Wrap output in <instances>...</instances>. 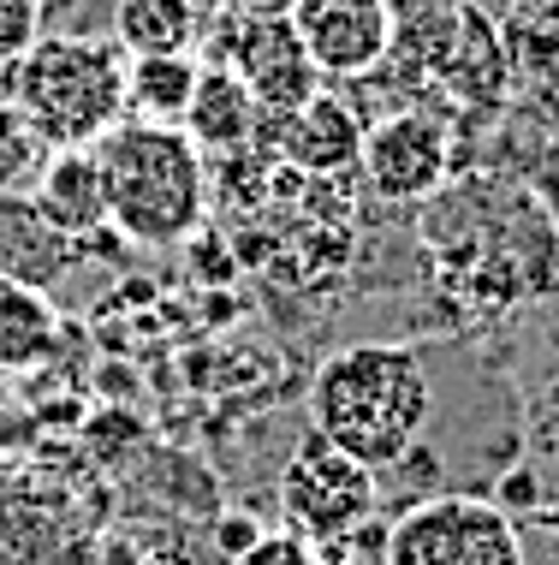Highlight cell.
I'll return each instance as SVG.
<instances>
[{
  "mask_svg": "<svg viewBox=\"0 0 559 565\" xmlns=\"http://www.w3.org/2000/svg\"><path fill=\"white\" fill-rule=\"evenodd\" d=\"M196 60L191 54H126V119L149 126H179L196 89Z\"/></svg>",
  "mask_w": 559,
  "mask_h": 565,
  "instance_id": "13",
  "label": "cell"
},
{
  "mask_svg": "<svg viewBox=\"0 0 559 565\" xmlns=\"http://www.w3.org/2000/svg\"><path fill=\"white\" fill-rule=\"evenodd\" d=\"M262 536H268V530L256 524L250 512H226L221 524H215V547H221L226 559H245V554H250V547L262 542Z\"/></svg>",
  "mask_w": 559,
  "mask_h": 565,
  "instance_id": "18",
  "label": "cell"
},
{
  "mask_svg": "<svg viewBox=\"0 0 559 565\" xmlns=\"http://www.w3.org/2000/svg\"><path fill=\"white\" fill-rule=\"evenodd\" d=\"M0 89L19 102L49 149H89L126 119V49L114 36H36L0 66Z\"/></svg>",
  "mask_w": 559,
  "mask_h": 565,
  "instance_id": "3",
  "label": "cell"
},
{
  "mask_svg": "<svg viewBox=\"0 0 559 565\" xmlns=\"http://www.w3.org/2000/svg\"><path fill=\"white\" fill-rule=\"evenodd\" d=\"M233 12H245V19H286V12L298 7V0H226Z\"/></svg>",
  "mask_w": 559,
  "mask_h": 565,
  "instance_id": "20",
  "label": "cell"
},
{
  "mask_svg": "<svg viewBox=\"0 0 559 565\" xmlns=\"http://www.w3.org/2000/svg\"><path fill=\"white\" fill-rule=\"evenodd\" d=\"M203 24L191 0H114V42L126 54H191Z\"/></svg>",
  "mask_w": 559,
  "mask_h": 565,
  "instance_id": "15",
  "label": "cell"
},
{
  "mask_svg": "<svg viewBox=\"0 0 559 565\" xmlns=\"http://www.w3.org/2000/svg\"><path fill=\"white\" fill-rule=\"evenodd\" d=\"M357 167H364L369 191L381 196V203H422V196H434L452 173V137H447L441 119H429L417 108L387 114L364 131Z\"/></svg>",
  "mask_w": 559,
  "mask_h": 565,
  "instance_id": "7",
  "label": "cell"
},
{
  "mask_svg": "<svg viewBox=\"0 0 559 565\" xmlns=\"http://www.w3.org/2000/svg\"><path fill=\"white\" fill-rule=\"evenodd\" d=\"M375 507H381V482L369 465H357L352 452H340L327 435H304L292 458L280 465V512L292 524V536L310 547L345 542L352 530H364Z\"/></svg>",
  "mask_w": 559,
  "mask_h": 565,
  "instance_id": "5",
  "label": "cell"
},
{
  "mask_svg": "<svg viewBox=\"0 0 559 565\" xmlns=\"http://www.w3.org/2000/svg\"><path fill=\"white\" fill-rule=\"evenodd\" d=\"M434 78H441L452 96H464V102H501L506 84H512L506 42L494 36V30L482 24L471 7H464L459 36H452V49H447V60H441V72H434Z\"/></svg>",
  "mask_w": 559,
  "mask_h": 565,
  "instance_id": "14",
  "label": "cell"
},
{
  "mask_svg": "<svg viewBox=\"0 0 559 565\" xmlns=\"http://www.w3.org/2000/svg\"><path fill=\"white\" fill-rule=\"evenodd\" d=\"M530 7H541V12H553V19H559V0H530Z\"/></svg>",
  "mask_w": 559,
  "mask_h": 565,
  "instance_id": "22",
  "label": "cell"
},
{
  "mask_svg": "<svg viewBox=\"0 0 559 565\" xmlns=\"http://www.w3.org/2000/svg\"><path fill=\"white\" fill-rule=\"evenodd\" d=\"M286 19L322 78H369L393 54L387 0H298Z\"/></svg>",
  "mask_w": 559,
  "mask_h": 565,
  "instance_id": "8",
  "label": "cell"
},
{
  "mask_svg": "<svg viewBox=\"0 0 559 565\" xmlns=\"http://www.w3.org/2000/svg\"><path fill=\"white\" fill-rule=\"evenodd\" d=\"M196 12H203V19H215V12H226V0H191Z\"/></svg>",
  "mask_w": 559,
  "mask_h": 565,
  "instance_id": "21",
  "label": "cell"
},
{
  "mask_svg": "<svg viewBox=\"0 0 559 565\" xmlns=\"http://www.w3.org/2000/svg\"><path fill=\"white\" fill-rule=\"evenodd\" d=\"M179 131H185L203 156H233V149H256L262 108H256V96L245 89V78H238L233 66H203Z\"/></svg>",
  "mask_w": 559,
  "mask_h": 565,
  "instance_id": "11",
  "label": "cell"
},
{
  "mask_svg": "<svg viewBox=\"0 0 559 565\" xmlns=\"http://www.w3.org/2000/svg\"><path fill=\"white\" fill-rule=\"evenodd\" d=\"M42 161H49V143H42L36 126L19 114V102L0 89V191H7V196H24L30 179L42 173Z\"/></svg>",
  "mask_w": 559,
  "mask_h": 565,
  "instance_id": "16",
  "label": "cell"
},
{
  "mask_svg": "<svg viewBox=\"0 0 559 565\" xmlns=\"http://www.w3.org/2000/svg\"><path fill=\"white\" fill-rule=\"evenodd\" d=\"M233 565H322V559H315V547H310L304 536L280 530V536H262L245 559H233Z\"/></svg>",
  "mask_w": 559,
  "mask_h": 565,
  "instance_id": "17",
  "label": "cell"
},
{
  "mask_svg": "<svg viewBox=\"0 0 559 565\" xmlns=\"http://www.w3.org/2000/svg\"><path fill=\"white\" fill-rule=\"evenodd\" d=\"M364 131L369 126L357 119L352 102L334 96V89H315L298 114L262 119L256 143H275L298 173H345V167H357V156H364Z\"/></svg>",
  "mask_w": 559,
  "mask_h": 565,
  "instance_id": "9",
  "label": "cell"
},
{
  "mask_svg": "<svg viewBox=\"0 0 559 565\" xmlns=\"http://www.w3.org/2000/svg\"><path fill=\"white\" fill-rule=\"evenodd\" d=\"M101 185H108V226L143 250H173L196 238L208 215V167L203 149L179 126L119 119L96 137Z\"/></svg>",
  "mask_w": 559,
  "mask_h": 565,
  "instance_id": "2",
  "label": "cell"
},
{
  "mask_svg": "<svg viewBox=\"0 0 559 565\" xmlns=\"http://www.w3.org/2000/svg\"><path fill=\"white\" fill-rule=\"evenodd\" d=\"M78 263V238L54 233L30 203H12L0 191V280L12 286H49Z\"/></svg>",
  "mask_w": 559,
  "mask_h": 565,
  "instance_id": "12",
  "label": "cell"
},
{
  "mask_svg": "<svg viewBox=\"0 0 559 565\" xmlns=\"http://www.w3.org/2000/svg\"><path fill=\"white\" fill-rule=\"evenodd\" d=\"M24 203L66 238L101 233L108 226V185H101L96 149H49L42 173L24 191Z\"/></svg>",
  "mask_w": 559,
  "mask_h": 565,
  "instance_id": "10",
  "label": "cell"
},
{
  "mask_svg": "<svg viewBox=\"0 0 559 565\" xmlns=\"http://www.w3.org/2000/svg\"><path fill=\"white\" fill-rule=\"evenodd\" d=\"M447 7H459V0H387L393 24H411V19H429V12H447Z\"/></svg>",
  "mask_w": 559,
  "mask_h": 565,
  "instance_id": "19",
  "label": "cell"
},
{
  "mask_svg": "<svg viewBox=\"0 0 559 565\" xmlns=\"http://www.w3.org/2000/svg\"><path fill=\"white\" fill-rule=\"evenodd\" d=\"M434 381L417 345L405 340H357L327 351L310 381V429L327 435L340 452L369 465L375 477L393 470L429 435Z\"/></svg>",
  "mask_w": 559,
  "mask_h": 565,
  "instance_id": "1",
  "label": "cell"
},
{
  "mask_svg": "<svg viewBox=\"0 0 559 565\" xmlns=\"http://www.w3.org/2000/svg\"><path fill=\"white\" fill-rule=\"evenodd\" d=\"M208 49H215V66H233L245 89L256 96L262 119H286L322 89L327 78L310 66L304 42H298L292 19H245V12H215V30H208Z\"/></svg>",
  "mask_w": 559,
  "mask_h": 565,
  "instance_id": "6",
  "label": "cell"
},
{
  "mask_svg": "<svg viewBox=\"0 0 559 565\" xmlns=\"http://www.w3.org/2000/svg\"><path fill=\"white\" fill-rule=\"evenodd\" d=\"M381 565H524V536L482 494H429L387 524Z\"/></svg>",
  "mask_w": 559,
  "mask_h": 565,
  "instance_id": "4",
  "label": "cell"
}]
</instances>
